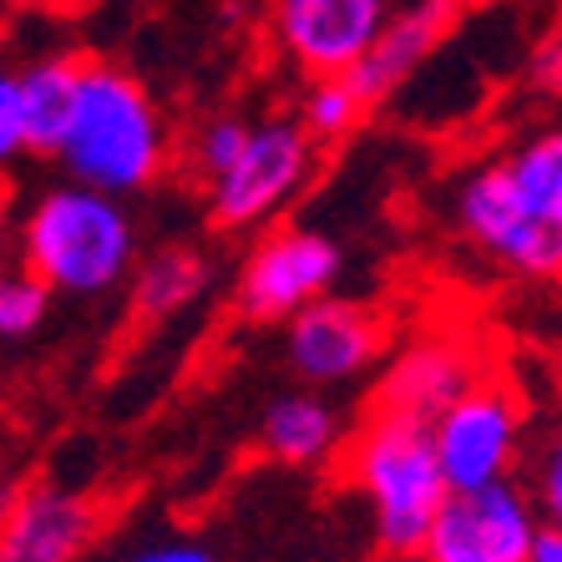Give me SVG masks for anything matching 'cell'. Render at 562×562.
Returning <instances> with one entry per match:
<instances>
[{
  "mask_svg": "<svg viewBox=\"0 0 562 562\" xmlns=\"http://www.w3.org/2000/svg\"><path fill=\"white\" fill-rule=\"evenodd\" d=\"M259 446L284 467H319L340 446V416L319 391L279 395L259 420Z\"/></svg>",
  "mask_w": 562,
  "mask_h": 562,
  "instance_id": "9a60e30c",
  "label": "cell"
},
{
  "mask_svg": "<svg viewBox=\"0 0 562 562\" xmlns=\"http://www.w3.org/2000/svg\"><path fill=\"white\" fill-rule=\"evenodd\" d=\"M431 441L451 492H476V486L512 482L522 461V406L502 385H471L461 401L431 420Z\"/></svg>",
  "mask_w": 562,
  "mask_h": 562,
  "instance_id": "8992f818",
  "label": "cell"
},
{
  "mask_svg": "<svg viewBox=\"0 0 562 562\" xmlns=\"http://www.w3.org/2000/svg\"><path fill=\"white\" fill-rule=\"evenodd\" d=\"M457 15H461V0H420L411 11L391 15L385 31H380V41L345 77L360 87V97H366L370 106H380L385 97H395V87H406L420 66H426V56L446 41V31H451Z\"/></svg>",
  "mask_w": 562,
  "mask_h": 562,
  "instance_id": "4fadbf2b",
  "label": "cell"
},
{
  "mask_svg": "<svg viewBox=\"0 0 562 562\" xmlns=\"http://www.w3.org/2000/svg\"><path fill=\"white\" fill-rule=\"evenodd\" d=\"M117 562H218V558L198 537H147V542L122 552Z\"/></svg>",
  "mask_w": 562,
  "mask_h": 562,
  "instance_id": "7402d4cb",
  "label": "cell"
},
{
  "mask_svg": "<svg viewBox=\"0 0 562 562\" xmlns=\"http://www.w3.org/2000/svg\"><path fill=\"white\" fill-rule=\"evenodd\" d=\"M552 370H558V391H562V350H558V366H552Z\"/></svg>",
  "mask_w": 562,
  "mask_h": 562,
  "instance_id": "484cf974",
  "label": "cell"
},
{
  "mask_svg": "<svg viewBox=\"0 0 562 562\" xmlns=\"http://www.w3.org/2000/svg\"><path fill=\"white\" fill-rule=\"evenodd\" d=\"M366 112H370V102L360 97V87H355L350 77H314L300 102V122L314 143H340V137H350V132L366 122Z\"/></svg>",
  "mask_w": 562,
  "mask_h": 562,
  "instance_id": "ac0fdd59",
  "label": "cell"
},
{
  "mask_svg": "<svg viewBox=\"0 0 562 562\" xmlns=\"http://www.w3.org/2000/svg\"><path fill=\"white\" fill-rule=\"evenodd\" d=\"M52 294L56 289L46 284V279H36L21 263V269H11L5 274V284H0V335L5 340H31L41 325H46V310H52Z\"/></svg>",
  "mask_w": 562,
  "mask_h": 562,
  "instance_id": "ffe728a7",
  "label": "cell"
},
{
  "mask_svg": "<svg viewBox=\"0 0 562 562\" xmlns=\"http://www.w3.org/2000/svg\"><path fill=\"white\" fill-rule=\"evenodd\" d=\"M457 223L461 234L486 249L492 259H502L517 274L532 279H558L562 274V228L532 218L522 209V198L507 178V162L476 168L457 193Z\"/></svg>",
  "mask_w": 562,
  "mask_h": 562,
  "instance_id": "ba28073f",
  "label": "cell"
},
{
  "mask_svg": "<svg viewBox=\"0 0 562 562\" xmlns=\"http://www.w3.org/2000/svg\"><path fill=\"white\" fill-rule=\"evenodd\" d=\"M209 284V259L198 249H157L153 259H143L137 279H132V314L137 319H168V314L188 310Z\"/></svg>",
  "mask_w": 562,
  "mask_h": 562,
  "instance_id": "2e32d148",
  "label": "cell"
},
{
  "mask_svg": "<svg viewBox=\"0 0 562 562\" xmlns=\"http://www.w3.org/2000/svg\"><path fill=\"white\" fill-rule=\"evenodd\" d=\"M87 61L81 56H36L0 77V153L56 157L77 117Z\"/></svg>",
  "mask_w": 562,
  "mask_h": 562,
  "instance_id": "9c48e42d",
  "label": "cell"
},
{
  "mask_svg": "<svg viewBox=\"0 0 562 562\" xmlns=\"http://www.w3.org/2000/svg\"><path fill=\"white\" fill-rule=\"evenodd\" d=\"M532 497L542 507L552 527H562V426L548 436L542 457H537V476H532Z\"/></svg>",
  "mask_w": 562,
  "mask_h": 562,
  "instance_id": "44dd1931",
  "label": "cell"
},
{
  "mask_svg": "<svg viewBox=\"0 0 562 562\" xmlns=\"http://www.w3.org/2000/svg\"><path fill=\"white\" fill-rule=\"evenodd\" d=\"M350 482L370 502L375 537L391 558H420L451 482L431 441V420L375 411L350 451Z\"/></svg>",
  "mask_w": 562,
  "mask_h": 562,
  "instance_id": "3957f363",
  "label": "cell"
},
{
  "mask_svg": "<svg viewBox=\"0 0 562 562\" xmlns=\"http://www.w3.org/2000/svg\"><path fill=\"white\" fill-rule=\"evenodd\" d=\"M137 228L117 193L66 178L21 213V263L66 300H97L132 274Z\"/></svg>",
  "mask_w": 562,
  "mask_h": 562,
  "instance_id": "6da1fadb",
  "label": "cell"
},
{
  "mask_svg": "<svg viewBox=\"0 0 562 562\" xmlns=\"http://www.w3.org/2000/svg\"><path fill=\"white\" fill-rule=\"evenodd\" d=\"M507 178L532 218L562 228V132H537L507 157Z\"/></svg>",
  "mask_w": 562,
  "mask_h": 562,
  "instance_id": "e0dca14e",
  "label": "cell"
},
{
  "mask_svg": "<svg viewBox=\"0 0 562 562\" xmlns=\"http://www.w3.org/2000/svg\"><path fill=\"white\" fill-rule=\"evenodd\" d=\"M254 122H244L238 112H218V117L198 122V132L188 137V168L203 178V188L218 183L223 172L238 162V153L249 147Z\"/></svg>",
  "mask_w": 562,
  "mask_h": 562,
  "instance_id": "d6986e66",
  "label": "cell"
},
{
  "mask_svg": "<svg viewBox=\"0 0 562 562\" xmlns=\"http://www.w3.org/2000/svg\"><path fill=\"white\" fill-rule=\"evenodd\" d=\"M314 137L304 132L300 117H269L254 122L249 147L238 162L209 183V213L218 228H259L269 223L289 198L310 183L314 168Z\"/></svg>",
  "mask_w": 562,
  "mask_h": 562,
  "instance_id": "277c9868",
  "label": "cell"
},
{
  "mask_svg": "<svg viewBox=\"0 0 562 562\" xmlns=\"http://www.w3.org/2000/svg\"><path fill=\"white\" fill-rule=\"evenodd\" d=\"M340 269L345 259L335 238L314 228H274L244 263L234 304L254 325H289L314 300H325Z\"/></svg>",
  "mask_w": 562,
  "mask_h": 562,
  "instance_id": "52a82bcc",
  "label": "cell"
},
{
  "mask_svg": "<svg viewBox=\"0 0 562 562\" xmlns=\"http://www.w3.org/2000/svg\"><path fill=\"white\" fill-rule=\"evenodd\" d=\"M385 350V325L366 304L355 300H314L304 314H294L284 325V355L289 370L304 380V385H345V380H360Z\"/></svg>",
  "mask_w": 562,
  "mask_h": 562,
  "instance_id": "30bf717a",
  "label": "cell"
},
{
  "mask_svg": "<svg viewBox=\"0 0 562 562\" xmlns=\"http://www.w3.org/2000/svg\"><path fill=\"white\" fill-rule=\"evenodd\" d=\"M548 517L532 492L512 482L451 492L420 558L426 562H532Z\"/></svg>",
  "mask_w": 562,
  "mask_h": 562,
  "instance_id": "5b68a950",
  "label": "cell"
},
{
  "mask_svg": "<svg viewBox=\"0 0 562 562\" xmlns=\"http://www.w3.org/2000/svg\"><path fill=\"white\" fill-rule=\"evenodd\" d=\"M532 81L542 87V92H562V15H558V26L537 41V52H532Z\"/></svg>",
  "mask_w": 562,
  "mask_h": 562,
  "instance_id": "603a6c76",
  "label": "cell"
},
{
  "mask_svg": "<svg viewBox=\"0 0 562 562\" xmlns=\"http://www.w3.org/2000/svg\"><path fill=\"white\" fill-rule=\"evenodd\" d=\"M11 11H31V15H61L71 11V5H81V0H5Z\"/></svg>",
  "mask_w": 562,
  "mask_h": 562,
  "instance_id": "d4e9b609",
  "label": "cell"
},
{
  "mask_svg": "<svg viewBox=\"0 0 562 562\" xmlns=\"http://www.w3.org/2000/svg\"><path fill=\"white\" fill-rule=\"evenodd\" d=\"M532 562H562V527H542V537H537V552Z\"/></svg>",
  "mask_w": 562,
  "mask_h": 562,
  "instance_id": "cb8c5ba5",
  "label": "cell"
},
{
  "mask_svg": "<svg viewBox=\"0 0 562 562\" xmlns=\"http://www.w3.org/2000/svg\"><path fill=\"white\" fill-rule=\"evenodd\" d=\"M56 162L102 193H143L168 168V122L132 71L112 61H87L77 97V117Z\"/></svg>",
  "mask_w": 562,
  "mask_h": 562,
  "instance_id": "7a4b0ae2",
  "label": "cell"
},
{
  "mask_svg": "<svg viewBox=\"0 0 562 562\" xmlns=\"http://www.w3.org/2000/svg\"><path fill=\"white\" fill-rule=\"evenodd\" d=\"M385 0H279V46L310 77H345L385 31Z\"/></svg>",
  "mask_w": 562,
  "mask_h": 562,
  "instance_id": "8fae6325",
  "label": "cell"
},
{
  "mask_svg": "<svg viewBox=\"0 0 562 562\" xmlns=\"http://www.w3.org/2000/svg\"><path fill=\"white\" fill-rule=\"evenodd\" d=\"M97 532V512L61 486H26L5 512L0 562H77Z\"/></svg>",
  "mask_w": 562,
  "mask_h": 562,
  "instance_id": "7c38bea8",
  "label": "cell"
},
{
  "mask_svg": "<svg viewBox=\"0 0 562 562\" xmlns=\"http://www.w3.org/2000/svg\"><path fill=\"white\" fill-rule=\"evenodd\" d=\"M471 385H476V375H471V360L457 350V345L420 340L391 366V375L380 385V411L436 420L451 401H461Z\"/></svg>",
  "mask_w": 562,
  "mask_h": 562,
  "instance_id": "5bb4252c",
  "label": "cell"
}]
</instances>
